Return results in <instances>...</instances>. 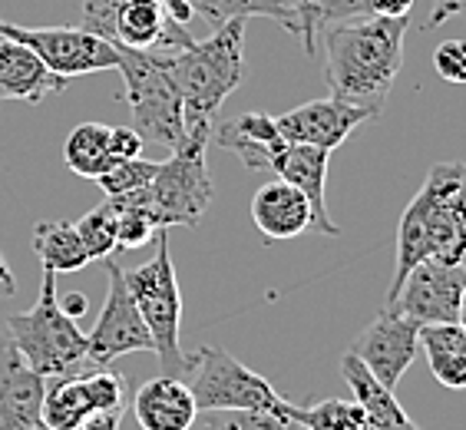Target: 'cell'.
Listing matches in <instances>:
<instances>
[{
  "label": "cell",
  "mask_w": 466,
  "mask_h": 430,
  "mask_svg": "<svg viewBox=\"0 0 466 430\" xmlns=\"http://www.w3.org/2000/svg\"><path fill=\"white\" fill-rule=\"evenodd\" d=\"M407 17H360L324 34V77L331 97L380 117L404 67Z\"/></svg>",
  "instance_id": "6da1fadb"
},
{
  "label": "cell",
  "mask_w": 466,
  "mask_h": 430,
  "mask_svg": "<svg viewBox=\"0 0 466 430\" xmlns=\"http://www.w3.org/2000/svg\"><path fill=\"white\" fill-rule=\"evenodd\" d=\"M466 261V166L440 162L397 225V261L387 288V305L397 298L404 278L420 261Z\"/></svg>",
  "instance_id": "7a4b0ae2"
},
{
  "label": "cell",
  "mask_w": 466,
  "mask_h": 430,
  "mask_svg": "<svg viewBox=\"0 0 466 430\" xmlns=\"http://www.w3.org/2000/svg\"><path fill=\"white\" fill-rule=\"evenodd\" d=\"M166 60L182 93L186 129L196 123H216L218 107L245 80V20H225L208 40L166 50Z\"/></svg>",
  "instance_id": "3957f363"
},
{
  "label": "cell",
  "mask_w": 466,
  "mask_h": 430,
  "mask_svg": "<svg viewBox=\"0 0 466 430\" xmlns=\"http://www.w3.org/2000/svg\"><path fill=\"white\" fill-rule=\"evenodd\" d=\"M212 126L216 123H196L188 126L182 139L166 162H156L153 179L143 189H136V196L149 212H153L159 229H176V225H198V219L212 206V179H208L206 153L212 143Z\"/></svg>",
  "instance_id": "277c9868"
},
{
  "label": "cell",
  "mask_w": 466,
  "mask_h": 430,
  "mask_svg": "<svg viewBox=\"0 0 466 430\" xmlns=\"http://www.w3.org/2000/svg\"><path fill=\"white\" fill-rule=\"evenodd\" d=\"M123 73V99L133 113V129L162 149H176L186 139V107L182 93L172 80L166 50H129L116 46Z\"/></svg>",
  "instance_id": "5b68a950"
},
{
  "label": "cell",
  "mask_w": 466,
  "mask_h": 430,
  "mask_svg": "<svg viewBox=\"0 0 466 430\" xmlns=\"http://www.w3.org/2000/svg\"><path fill=\"white\" fill-rule=\"evenodd\" d=\"M7 334L14 341V348L24 354V361H27L36 374H44L46 381L70 374V371H83V361H86V334L76 328V318H70L60 308V298H56V271L44 269L36 305L24 314H10Z\"/></svg>",
  "instance_id": "8992f818"
},
{
  "label": "cell",
  "mask_w": 466,
  "mask_h": 430,
  "mask_svg": "<svg viewBox=\"0 0 466 430\" xmlns=\"http://www.w3.org/2000/svg\"><path fill=\"white\" fill-rule=\"evenodd\" d=\"M153 242L156 255L139 269L126 271V285H129V295H133L136 308L143 314L146 332L153 338V351L159 354L166 374L182 377L188 371V354H182L179 344L182 295L169 251V229H159Z\"/></svg>",
  "instance_id": "52a82bcc"
},
{
  "label": "cell",
  "mask_w": 466,
  "mask_h": 430,
  "mask_svg": "<svg viewBox=\"0 0 466 430\" xmlns=\"http://www.w3.org/2000/svg\"><path fill=\"white\" fill-rule=\"evenodd\" d=\"M192 374V397L202 411H291V401L271 387V381L258 371L245 368L242 361L232 358L225 348H198L188 358Z\"/></svg>",
  "instance_id": "ba28073f"
},
{
  "label": "cell",
  "mask_w": 466,
  "mask_h": 430,
  "mask_svg": "<svg viewBox=\"0 0 466 430\" xmlns=\"http://www.w3.org/2000/svg\"><path fill=\"white\" fill-rule=\"evenodd\" d=\"M80 27L129 50H182L192 44L186 24L166 0H86Z\"/></svg>",
  "instance_id": "9c48e42d"
},
{
  "label": "cell",
  "mask_w": 466,
  "mask_h": 430,
  "mask_svg": "<svg viewBox=\"0 0 466 430\" xmlns=\"http://www.w3.org/2000/svg\"><path fill=\"white\" fill-rule=\"evenodd\" d=\"M0 34L27 44L63 80L86 77V73L99 70H116L119 67L116 44H109L103 36L83 30L80 24L76 27H20V24L0 20Z\"/></svg>",
  "instance_id": "30bf717a"
},
{
  "label": "cell",
  "mask_w": 466,
  "mask_h": 430,
  "mask_svg": "<svg viewBox=\"0 0 466 430\" xmlns=\"http://www.w3.org/2000/svg\"><path fill=\"white\" fill-rule=\"evenodd\" d=\"M109 278V292L103 302L93 332L86 334V361L83 368H106L123 354H136V351H153V338L146 332L143 314L136 308L129 285H126V271L119 269L113 259H103Z\"/></svg>",
  "instance_id": "8fae6325"
},
{
  "label": "cell",
  "mask_w": 466,
  "mask_h": 430,
  "mask_svg": "<svg viewBox=\"0 0 466 430\" xmlns=\"http://www.w3.org/2000/svg\"><path fill=\"white\" fill-rule=\"evenodd\" d=\"M466 292V261L463 265H447V261H420L390 305L410 318L413 324H457L460 298Z\"/></svg>",
  "instance_id": "7c38bea8"
},
{
  "label": "cell",
  "mask_w": 466,
  "mask_h": 430,
  "mask_svg": "<svg viewBox=\"0 0 466 430\" xmlns=\"http://www.w3.org/2000/svg\"><path fill=\"white\" fill-rule=\"evenodd\" d=\"M420 351V324H413L410 318L397 312L394 305H384L377 312L374 322L358 334L350 354H358L360 364L387 387L397 391L400 377L413 364Z\"/></svg>",
  "instance_id": "4fadbf2b"
},
{
  "label": "cell",
  "mask_w": 466,
  "mask_h": 430,
  "mask_svg": "<svg viewBox=\"0 0 466 430\" xmlns=\"http://www.w3.org/2000/svg\"><path fill=\"white\" fill-rule=\"evenodd\" d=\"M374 119L368 109L350 107L344 99L328 97V99H311L301 107L288 109L281 117H275V126L281 129L285 139L305 146H321V149H338L360 123Z\"/></svg>",
  "instance_id": "5bb4252c"
},
{
  "label": "cell",
  "mask_w": 466,
  "mask_h": 430,
  "mask_svg": "<svg viewBox=\"0 0 466 430\" xmlns=\"http://www.w3.org/2000/svg\"><path fill=\"white\" fill-rule=\"evenodd\" d=\"M46 377L30 368L14 341H0V430L40 427Z\"/></svg>",
  "instance_id": "9a60e30c"
},
{
  "label": "cell",
  "mask_w": 466,
  "mask_h": 430,
  "mask_svg": "<svg viewBox=\"0 0 466 430\" xmlns=\"http://www.w3.org/2000/svg\"><path fill=\"white\" fill-rule=\"evenodd\" d=\"M251 222L265 242L298 239L308 229L314 232V212L305 192L285 179H271L251 196Z\"/></svg>",
  "instance_id": "2e32d148"
},
{
  "label": "cell",
  "mask_w": 466,
  "mask_h": 430,
  "mask_svg": "<svg viewBox=\"0 0 466 430\" xmlns=\"http://www.w3.org/2000/svg\"><path fill=\"white\" fill-rule=\"evenodd\" d=\"M328 162H331V153L321 149V146H305V143H291L288 139L281 146L279 159L271 166V172L279 179L291 182L305 192V199L311 202L314 212V232L321 235H341V229L331 222L328 215V206H324V182H328Z\"/></svg>",
  "instance_id": "e0dca14e"
},
{
  "label": "cell",
  "mask_w": 466,
  "mask_h": 430,
  "mask_svg": "<svg viewBox=\"0 0 466 430\" xmlns=\"http://www.w3.org/2000/svg\"><path fill=\"white\" fill-rule=\"evenodd\" d=\"M66 80L56 77L40 56L20 40L0 34V99H24L30 107L63 93Z\"/></svg>",
  "instance_id": "ac0fdd59"
},
{
  "label": "cell",
  "mask_w": 466,
  "mask_h": 430,
  "mask_svg": "<svg viewBox=\"0 0 466 430\" xmlns=\"http://www.w3.org/2000/svg\"><path fill=\"white\" fill-rule=\"evenodd\" d=\"M212 143L235 153L248 169L271 172V166H275L281 146L288 139L275 126V117H268V113H242V117L212 126Z\"/></svg>",
  "instance_id": "d6986e66"
},
{
  "label": "cell",
  "mask_w": 466,
  "mask_h": 430,
  "mask_svg": "<svg viewBox=\"0 0 466 430\" xmlns=\"http://www.w3.org/2000/svg\"><path fill=\"white\" fill-rule=\"evenodd\" d=\"M133 414L143 430H192L198 421V404L182 377L162 374L136 391Z\"/></svg>",
  "instance_id": "ffe728a7"
},
{
  "label": "cell",
  "mask_w": 466,
  "mask_h": 430,
  "mask_svg": "<svg viewBox=\"0 0 466 430\" xmlns=\"http://www.w3.org/2000/svg\"><path fill=\"white\" fill-rule=\"evenodd\" d=\"M341 374L350 391H354V401L368 414V430H423L407 417V411L400 407L394 391H387V387L360 364L358 354H350V351L344 354Z\"/></svg>",
  "instance_id": "44dd1931"
},
{
  "label": "cell",
  "mask_w": 466,
  "mask_h": 430,
  "mask_svg": "<svg viewBox=\"0 0 466 430\" xmlns=\"http://www.w3.org/2000/svg\"><path fill=\"white\" fill-rule=\"evenodd\" d=\"M90 414H96L90 387L83 381V371L50 377L40 404V424L50 430H76Z\"/></svg>",
  "instance_id": "7402d4cb"
},
{
  "label": "cell",
  "mask_w": 466,
  "mask_h": 430,
  "mask_svg": "<svg viewBox=\"0 0 466 430\" xmlns=\"http://www.w3.org/2000/svg\"><path fill=\"white\" fill-rule=\"evenodd\" d=\"M420 344L431 361V374L450 391H466V332L460 324H427Z\"/></svg>",
  "instance_id": "603a6c76"
},
{
  "label": "cell",
  "mask_w": 466,
  "mask_h": 430,
  "mask_svg": "<svg viewBox=\"0 0 466 430\" xmlns=\"http://www.w3.org/2000/svg\"><path fill=\"white\" fill-rule=\"evenodd\" d=\"M30 245H34L40 265L50 271H80L90 265V255L83 249V239L76 232L73 222H36L34 235H30Z\"/></svg>",
  "instance_id": "cb8c5ba5"
},
{
  "label": "cell",
  "mask_w": 466,
  "mask_h": 430,
  "mask_svg": "<svg viewBox=\"0 0 466 430\" xmlns=\"http://www.w3.org/2000/svg\"><path fill=\"white\" fill-rule=\"evenodd\" d=\"M63 162H66V169L83 176V179H99L116 162L113 153H109V126L103 123L73 126L66 143H63Z\"/></svg>",
  "instance_id": "d4e9b609"
},
{
  "label": "cell",
  "mask_w": 466,
  "mask_h": 430,
  "mask_svg": "<svg viewBox=\"0 0 466 430\" xmlns=\"http://www.w3.org/2000/svg\"><path fill=\"white\" fill-rule=\"evenodd\" d=\"M192 14H198L208 24H225V20H248V17H268L275 24L298 36L295 10L288 0H186Z\"/></svg>",
  "instance_id": "484cf974"
},
{
  "label": "cell",
  "mask_w": 466,
  "mask_h": 430,
  "mask_svg": "<svg viewBox=\"0 0 466 430\" xmlns=\"http://www.w3.org/2000/svg\"><path fill=\"white\" fill-rule=\"evenodd\" d=\"M291 421L301 430H368V414L354 397H328L308 407L291 404Z\"/></svg>",
  "instance_id": "4316f807"
},
{
  "label": "cell",
  "mask_w": 466,
  "mask_h": 430,
  "mask_svg": "<svg viewBox=\"0 0 466 430\" xmlns=\"http://www.w3.org/2000/svg\"><path fill=\"white\" fill-rule=\"evenodd\" d=\"M76 225V232L83 239V249L90 255V261H103V259H113V251L119 249L116 245V206H113V199H103L96 209L83 215Z\"/></svg>",
  "instance_id": "83f0119b"
},
{
  "label": "cell",
  "mask_w": 466,
  "mask_h": 430,
  "mask_svg": "<svg viewBox=\"0 0 466 430\" xmlns=\"http://www.w3.org/2000/svg\"><path fill=\"white\" fill-rule=\"evenodd\" d=\"M113 206H116V245L119 249H139V245L153 242L159 225H156L153 212L139 202L136 192H126V196H113Z\"/></svg>",
  "instance_id": "f1b7e54d"
},
{
  "label": "cell",
  "mask_w": 466,
  "mask_h": 430,
  "mask_svg": "<svg viewBox=\"0 0 466 430\" xmlns=\"http://www.w3.org/2000/svg\"><path fill=\"white\" fill-rule=\"evenodd\" d=\"M196 430H301L291 411H202Z\"/></svg>",
  "instance_id": "f546056e"
},
{
  "label": "cell",
  "mask_w": 466,
  "mask_h": 430,
  "mask_svg": "<svg viewBox=\"0 0 466 430\" xmlns=\"http://www.w3.org/2000/svg\"><path fill=\"white\" fill-rule=\"evenodd\" d=\"M153 172H156V162H146L143 156H136V159H116L93 182L103 189V196L113 199V196H126V192L143 189L146 182L153 179Z\"/></svg>",
  "instance_id": "4dcf8cb0"
},
{
  "label": "cell",
  "mask_w": 466,
  "mask_h": 430,
  "mask_svg": "<svg viewBox=\"0 0 466 430\" xmlns=\"http://www.w3.org/2000/svg\"><path fill=\"white\" fill-rule=\"evenodd\" d=\"M433 67L440 80L447 83H466V40H447L433 50Z\"/></svg>",
  "instance_id": "1f68e13d"
},
{
  "label": "cell",
  "mask_w": 466,
  "mask_h": 430,
  "mask_svg": "<svg viewBox=\"0 0 466 430\" xmlns=\"http://www.w3.org/2000/svg\"><path fill=\"white\" fill-rule=\"evenodd\" d=\"M360 17H374V0H321L318 4V27Z\"/></svg>",
  "instance_id": "d6a6232c"
},
{
  "label": "cell",
  "mask_w": 466,
  "mask_h": 430,
  "mask_svg": "<svg viewBox=\"0 0 466 430\" xmlns=\"http://www.w3.org/2000/svg\"><path fill=\"white\" fill-rule=\"evenodd\" d=\"M291 10H295V20H298V36H301V44H305L308 54L318 50V4L321 0H288Z\"/></svg>",
  "instance_id": "836d02e7"
},
{
  "label": "cell",
  "mask_w": 466,
  "mask_h": 430,
  "mask_svg": "<svg viewBox=\"0 0 466 430\" xmlns=\"http://www.w3.org/2000/svg\"><path fill=\"white\" fill-rule=\"evenodd\" d=\"M143 136L136 133L133 126H109V153L113 159H136L143 153Z\"/></svg>",
  "instance_id": "e575fe53"
},
{
  "label": "cell",
  "mask_w": 466,
  "mask_h": 430,
  "mask_svg": "<svg viewBox=\"0 0 466 430\" xmlns=\"http://www.w3.org/2000/svg\"><path fill=\"white\" fill-rule=\"evenodd\" d=\"M460 14H466V0H433V10L431 17L423 20V30L443 27L450 17H460Z\"/></svg>",
  "instance_id": "d590c367"
},
{
  "label": "cell",
  "mask_w": 466,
  "mask_h": 430,
  "mask_svg": "<svg viewBox=\"0 0 466 430\" xmlns=\"http://www.w3.org/2000/svg\"><path fill=\"white\" fill-rule=\"evenodd\" d=\"M119 421H123V411H96L76 430H119Z\"/></svg>",
  "instance_id": "8d00e7d4"
},
{
  "label": "cell",
  "mask_w": 466,
  "mask_h": 430,
  "mask_svg": "<svg viewBox=\"0 0 466 430\" xmlns=\"http://www.w3.org/2000/svg\"><path fill=\"white\" fill-rule=\"evenodd\" d=\"M413 0H374V17H410Z\"/></svg>",
  "instance_id": "74e56055"
},
{
  "label": "cell",
  "mask_w": 466,
  "mask_h": 430,
  "mask_svg": "<svg viewBox=\"0 0 466 430\" xmlns=\"http://www.w3.org/2000/svg\"><path fill=\"white\" fill-rule=\"evenodd\" d=\"M17 292V282H14V271H10L4 251H0V298H10Z\"/></svg>",
  "instance_id": "f35d334b"
},
{
  "label": "cell",
  "mask_w": 466,
  "mask_h": 430,
  "mask_svg": "<svg viewBox=\"0 0 466 430\" xmlns=\"http://www.w3.org/2000/svg\"><path fill=\"white\" fill-rule=\"evenodd\" d=\"M60 308H63L66 314H70V318H80V314L86 312V295H80V292H73V295L63 298Z\"/></svg>",
  "instance_id": "ab89813d"
},
{
  "label": "cell",
  "mask_w": 466,
  "mask_h": 430,
  "mask_svg": "<svg viewBox=\"0 0 466 430\" xmlns=\"http://www.w3.org/2000/svg\"><path fill=\"white\" fill-rule=\"evenodd\" d=\"M457 324L466 332V292H463V298H460V314H457Z\"/></svg>",
  "instance_id": "60d3db41"
},
{
  "label": "cell",
  "mask_w": 466,
  "mask_h": 430,
  "mask_svg": "<svg viewBox=\"0 0 466 430\" xmlns=\"http://www.w3.org/2000/svg\"><path fill=\"white\" fill-rule=\"evenodd\" d=\"M34 430H50V427H44V424H40V427H34Z\"/></svg>",
  "instance_id": "b9f144b4"
}]
</instances>
